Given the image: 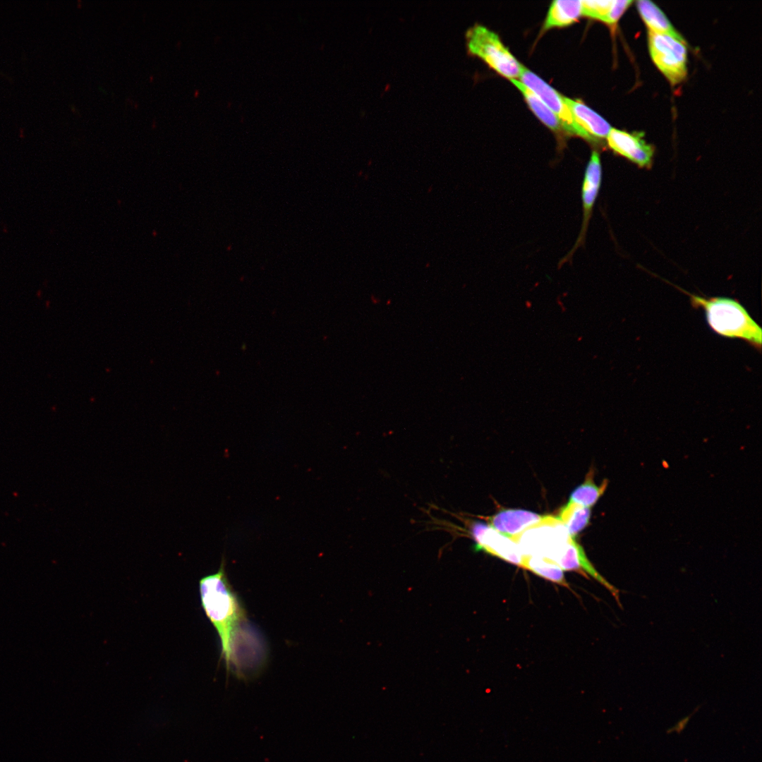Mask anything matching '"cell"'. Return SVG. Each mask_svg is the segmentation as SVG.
<instances>
[{
	"label": "cell",
	"instance_id": "cell-1",
	"mask_svg": "<svg viewBox=\"0 0 762 762\" xmlns=\"http://www.w3.org/2000/svg\"><path fill=\"white\" fill-rule=\"evenodd\" d=\"M224 560L216 573L199 582L202 608L221 641L222 655L227 669L236 663V648L246 616L243 607L227 579Z\"/></svg>",
	"mask_w": 762,
	"mask_h": 762
},
{
	"label": "cell",
	"instance_id": "cell-2",
	"mask_svg": "<svg viewBox=\"0 0 762 762\" xmlns=\"http://www.w3.org/2000/svg\"><path fill=\"white\" fill-rule=\"evenodd\" d=\"M681 291L689 296L694 308L704 310L707 322L713 332L722 337L742 339L761 351L762 329L737 300L727 297L706 298Z\"/></svg>",
	"mask_w": 762,
	"mask_h": 762
},
{
	"label": "cell",
	"instance_id": "cell-3",
	"mask_svg": "<svg viewBox=\"0 0 762 762\" xmlns=\"http://www.w3.org/2000/svg\"><path fill=\"white\" fill-rule=\"evenodd\" d=\"M468 53L509 80L519 78L522 65L504 46L499 36L485 26L475 24L466 32Z\"/></svg>",
	"mask_w": 762,
	"mask_h": 762
},
{
	"label": "cell",
	"instance_id": "cell-4",
	"mask_svg": "<svg viewBox=\"0 0 762 762\" xmlns=\"http://www.w3.org/2000/svg\"><path fill=\"white\" fill-rule=\"evenodd\" d=\"M648 47L651 59L672 84L683 81L687 73V49L682 37L649 31Z\"/></svg>",
	"mask_w": 762,
	"mask_h": 762
},
{
	"label": "cell",
	"instance_id": "cell-5",
	"mask_svg": "<svg viewBox=\"0 0 762 762\" xmlns=\"http://www.w3.org/2000/svg\"><path fill=\"white\" fill-rule=\"evenodd\" d=\"M520 82L535 93L555 114L567 133L578 135L589 142H595L578 123L566 104L564 97L541 78L522 65Z\"/></svg>",
	"mask_w": 762,
	"mask_h": 762
},
{
	"label": "cell",
	"instance_id": "cell-6",
	"mask_svg": "<svg viewBox=\"0 0 762 762\" xmlns=\"http://www.w3.org/2000/svg\"><path fill=\"white\" fill-rule=\"evenodd\" d=\"M468 525L469 535L475 542V550L484 551L521 567L523 554L514 540L480 521H472Z\"/></svg>",
	"mask_w": 762,
	"mask_h": 762
},
{
	"label": "cell",
	"instance_id": "cell-7",
	"mask_svg": "<svg viewBox=\"0 0 762 762\" xmlns=\"http://www.w3.org/2000/svg\"><path fill=\"white\" fill-rule=\"evenodd\" d=\"M608 146L616 153L640 167H649L654 149L643 138V133H630L612 128L607 136Z\"/></svg>",
	"mask_w": 762,
	"mask_h": 762
},
{
	"label": "cell",
	"instance_id": "cell-8",
	"mask_svg": "<svg viewBox=\"0 0 762 762\" xmlns=\"http://www.w3.org/2000/svg\"><path fill=\"white\" fill-rule=\"evenodd\" d=\"M601 180L602 166L600 155L594 150L592 152L586 166L582 183V227L575 246L570 253L571 255L583 243L592 210L600 187Z\"/></svg>",
	"mask_w": 762,
	"mask_h": 762
},
{
	"label": "cell",
	"instance_id": "cell-9",
	"mask_svg": "<svg viewBox=\"0 0 762 762\" xmlns=\"http://www.w3.org/2000/svg\"><path fill=\"white\" fill-rule=\"evenodd\" d=\"M543 518V516L527 510L504 509L489 517L488 524L497 531L514 540L521 533L540 522Z\"/></svg>",
	"mask_w": 762,
	"mask_h": 762
},
{
	"label": "cell",
	"instance_id": "cell-10",
	"mask_svg": "<svg viewBox=\"0 0 762 762\" xmlns=\"http://www.w3.org/2000/svg\"><path fill=\"white\" fill-rule=\"evenodd\" d=\"M564 99L575 121L589 135L595 140L597 138H607L612 128L604 118L581 101L566 97H564Z\"/></svg>",
	"mask_w": 762,
	"mask_h": 762
},
{
	"label": "cell",
	"instance_id": "cell-11",
	"mask_svg": "<svg viewBox=\"0 0 762 762\" xmlns=\"http://www.w3.org/2000/svg\"><path fill=\"white\" fill-rule=\"evenodd\" d=\"M581 3L582 16L612 25L617 23L632 1L629 0H584L581 1Z\"/></svg>",
	"mask_w": 762,
	"mask_h": 762
},
{
	"label": "cell",
	"instance_id": "cell-12",
	"mask_svg": "<svg viewBox=\"0 0 762 762\" xmlns=\"http://www.w3.org/2000/svg\"><path fill=\"white\" fill-rule=\"evenodd\" d=\"M582 16L580 0H556L552 2L544 22L543 30L567 26Z\"/></svg>",
	"mask_w": 762,
	"mask_h": 762
},
{
	"label": "cell",
	"instance_id": "cell-13",
	"mask_svg": "<svg viewBox=\"0 0 762 762\" xmlns=\"http://www.w3.org/2000/svg\"><path fill=\"white\" fill-rule=\"evenodd\" d=\"M636 6L650 31L675 37H682L672 25L664 13L654 3L641 0L636 2Z\"/></svg>",
	"mask_w": 762,
	"mask_h": 762
},
{
	"label": "cell",
	"instance_id": "cell-14",
	"mask_svg": "<svg viewBox=\"0 0 762 762\" xmlns=\"http://www.w3.org/2000/svg\"><path fill=\"white\" fill-rule=\"evenodd\" d=\"M510 81L520 90L530 109L539 120L555 132L559 133L564 130L555 114L535 93L519 80Z\"/></svg>",
	"mask_w": 762,
	"mask_h": 762
},
{
	"label": "cell",
	"instance_id": "cell-15",
	"mask_svg": "<svg viewBox=\"0 0 762 762\" xmlns=\"http://www.w3.org/2000/svg\"><path fill=\"white\" fill-rule=\"evenodd\" d=\"M591 514L590 507L569 501L560 509L555 517L564 526L569 534L574 538L588 525Z\"/></svg>",
	"mask_w": 762,
	"mask_h": 762
},
{
	"label": "cell",
	"instance_id": "cell-16",
	"mask_svg": "<svg viewBox=\"0 0 762 762\" xmlns=\"http://www.w3.org/2000/svg\"><path fill=\"white\" fill-rule=\"evenodd\" d=\"M521 567L556 583L568 587L563 570L554 561L540 556L523 555Z\"/></svg>",
	"mask_w": 762,
	"mask_h": 762
},
{
	"label": "cell",
	"instance_id": "cell-17",
	"mask_svg": "<svg viewBox=\"0 0 762 762\" xmlns=\"http://www.w3.org/2000/svg\"><path fill=\"white\" fill-rule=\"evenodd\" d=\"M593 476V470L590 469L583 483L571 493L569 501L586 507L591 508L593 506L603 495L608 484L607 480H603L601 484L598 485L594 482Z\"/></svg>",
	"mask_w": 762,
	"mask_h": 762
},
{
	"label": "cell",
	"instance_id": "cell-18",
	"mask_svg": "<svg viewBox=\"0 0 762 762\" xmlns=\"http://www.w3.org/2000/svg\"><path fill=\"white\" fill-rule=\"evenodd\" d=\"M694 713H695V711H694V713H691V715H688V716L685 717V718H683V719H682V720H680L679 722H677V724H676V725H675L674 726V727H671V728L668 729V730H667V733H670V732H675V731H676V732H677L678 733H679V732H681L682 730H684V727H685V726L687 725V724L688 721L689 720V719L691 718V717L692 716V715H693V714H694Z\"/></svg>",
	"mask_w": 762,
	"mask_h": 762
}]
</instances>
